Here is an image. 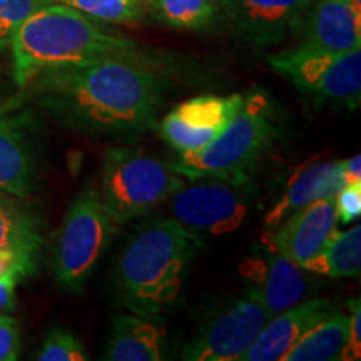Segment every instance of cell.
I'll use <instances>...</instances> for the list:
<instances>
[{
  "label": "cell",
  "instance_id": "obj_1",
  "mask_svg": "<svg viewBox=\"0 0 361 361\" xmlns=\"http://www.w3.org/2000/svg\"><path fill=\"white\" fill-rule=\"evenodd\" d=\"M27 87L69 128L96 137H121L156 128L166 80L154 64L109 59L45 71Z\"/></svg>",
  "mask_w": 361,
  "mask_h": 361
},
{
  "label": "cell",
  "instance_id": "obj_2",
  "mask_svg": "<svg viewBox=\"0 0 361 361\" xmlns=\"http://www.w3.org/2000/svg\"><path fill=\"white\" fill-rule=\"evenodd\" d=\"M8 45L13 80L19 87H27L45 71L109 59L159 66V61L139 42L112 34L102 22L56 2L30 13L8 37Z\"/></svg>",
  "mask_w": 361,
  "mask_h": 361
},
{
  "label": "cell",
  "instance_id": "obj_3",
  "mask_svg": "<svg viewBox=\"0 0 361 361\" xmlns=\"http://www.w3.org/2000/svg\"><path fill=\"white\" fill-rule=\"evenodd\" d=\"M201 239L178 221L157 219L144 226L117 259V298L130 313L157 314L178 300L186 269Z\"/></svg>",
  "mask_w": 361,
  "mask_h": 361
},
{
  "label": "cell",
  "instance_id": "obj_4",
  "mask_svg": "<svg viewBox=\"0 0 361 361\" xmlns=\"http://www.w3.org/2000/svg\"><path fill=\"white\" fill-rule=\"evenodd\" d=\"M274 135L276 123L268 96L251 92L214 141L196 152L180 154L173 166L188 180L218 178L245 184L269 151Z\"/></svg>",
  "mask_w": 361,
  "mask_h": 361
},
{
  "label": "cell",
  "instance_id": "obj_5",
  "mask_svg": "<svg viewBox=\"0 0 361 361\" xmlns=\"http://www.w3.org/2000/svg\"><path fill=\"white\" fill-rule=\"evenodd\" d=\"M188 179L173 164L134 147H111L102 157L97 194L116 224L151 213Z\"/></svg>",
  "mask_w": 361,
  "mask_h": 361
},
{
  "label": "cell",
  "instance_id": "obj_6",
  "mask_svg": "<svg viewBox=\"0 0 361 361\" xmlns=\"http://www.w3.org/2000/svg\"><path fill=\"white\" fill-rule=\"evenodd\" d=\"M116 223L97 189L87 186L71 202L54 246V274L64 291L80 293L97 261L109 246Z\"/></svg>",
  "mask_w": 361,
  "mask_h": 361
},
{
  "label": "cell",
  "instance_id": "obj_7",
  "mask_svg": "<svg viewBox=\"0 0 361 361\" xmlns=\"http://www.w3.org/2000/svg\"><path fill=\"white\" fill-rule=\"evenodd\" d=\"M269 66L316 102L356 109L361 99V49L329 52L296 45L268 56Z\"/></svg>",
  "mask_w": 361,
  "mask_h": 361
},
{
  "label": "cell",
  "instance_id": "obj_8",
  "mask_svg": "<svg viewBox=\"0 0 361 361\" xmlns=\"http://www.w3.org/2000/svg\"><path fill=\"white\" fill-rule=\"evenodd\" d=\"M169 201L173 219L202 241L241 228L251 213L252 194L247 183L200 178L188 180Z\"/></svg>",
  "mask_w": 361,
  "mask_h": 361
},
{
  "label": "cell",
  "instance_id": "obj_9",
  "mask_svg": "<svg viewBox=\"0 0 361 361\" xmlns=\"http://www.w3.org/2000/svg\"><path fill=\"white\" fill-rule=\"evenodd\" d=\"M269 318V311L252 286L245 296L200 329L197 336L184 350L183 358L189 361L241 360Z\"/></svg>",
  "mask_w": 361,
  "mask_h": 361
},
{
  "label": "cell",
  "instance_id": "obj_10",
  "mask_svg": "<svg viewBox=\"0 0 361 361\" xmlns=\"http://www.w3.org/2000/svg\"><path fill=\"white\" fill-rule=\"evenodd\" d=\"M245 96H197L179 104L157 126L161 137L180 154L196 152L214 141L241 109Z\"/></svg>",
  "mask_w": 361,
  "mask_h": 361
},
{
  "label": "cell",
  "instance_id": "obj_11",
  "mask_svg": "<svg viewBox=\"0 0 361 361\" xmlns=\"http://www.w3.org/2000/svg\"><path fill=\"white\" fill-rule=\"evenodd\" d=\"M338 221L335 197H324L296 209L281 223L269 228L263 243L268 250L291 259L301 268L314 258L335 233Z\"/></svg>",
  "mask_w": 361,
  "mask_h": 361
},
{
  "label": "cell",
  "instance_id": "obj_12",
  "mask_svg": "<svg viewBox=\"0 0 361 361\" xmlns=\"http://www.w3.org/2000/svg\"><path fill=\"white\" fill-rule=\"evenodd\" d=\"M291 34L305 47L355 51L361 49V11L351 0H311Z\"/></svg>",
  "mask_w": 361,
  "mask_h": 361
},
{
  "label": "cell",
  "instance_id": "obj_13",
  "mask_svg": "<svg viewBox=\"0 0 361 361\" xmlns=\"http://www.w3.org/2000/svg\"><path fill=\"white\" fill-rule=\"evenodd\" d=\"M32 116L13 109L0 116V191L25 200L37 188Z\"/></svg>",
  "mask_w": 361,
  "mask_h": 361
},
{
  "label": "cell",
  "instance_id": "obj_14",
  "mask_svg": "<svg viewBox=\"0 0 361 361\" xmlns=\"http://www.w3.org/2000/svg\"><path fill=\"white\" fill-rule=\"evenodd\" d=\"M311 0H219L234 29L256 45L279 44L293 32Z\"/></svg>",
  "mask_w": 361,
  "mask_h": 361
},
{
  "label": "cell",
  "instance_id": "obj_15",
  "mask_svg": "<svg viewBox=\"0 0 361 361\" xmlns=\"http://www.w3.org/2000/svg\"><path fill=\"white\" fill-rule=\"evenodd\" d=\"M335 311L336 306L331 301L310 300L271 316L241 361H281L306 331Z\"/></svg>",
  "mask_w": 361,
  "mask_h": 361
},
{
  "label": "cell",
  "instance_id": "obj_16",
  "mask_svg": "<svg viewBox=\"0 0 361 361\" xmlns=\"http://www.w3.org/2000/svg\"><path fill=\"white\" fill-rule=\"evenodd\" d=\"M346 186L343 161L311 159L300 166L288 180L286 189L266 216V228H274L296 209L311 202L335 197Z\"/></svg>",
  "mask_w": 361,
  "mask_h": 361
},
{
  "label": "cell",
  "instance_id": "obj_17",
  "mask_svg": "<svg viewBox=\"0 0 361 361\" xmlns=\"http://www.w3.org/2000/svg\"><path fill=\"white\" fill-rule=\"evenodd\" d=\"M166 324L157 314H117L112 318L106 356L109 361L164 360Z\"/></svg>",
  "mask_w": 361,
  "mask_h": 361
},
{
  "label": "cell",
  "instance_id": "obj_18",
  "mask_svg": "<svg viewBox=\"0 0 361 361\" xmlns=\"http://www.w3.org/2000/svg\"><path fill=\"white\" fill-rule=\"evenodd\" d=\"M268 251V258L256 266V269L261 271V276L252 274L250 278H256V291L259 293L269 314L274 316L301 303L310 290V281L305 268L278 255L276 251Z\"/></svg>",
  "mask_w": 361,
  "mask_h": 361
},
{
  "label": "cell",
  "instance_id": "obj_19",
  "mask_svg": "<svg viewBox=\"0 0 361 361\" xmlns=\"http://www.w3.org/2000/svg\"><path fill=\"white\" fill-rule=\"evenodd\" d=\"M44 245L42 221L20 197L0 191V250L27 252L37 258Z\"/></svg>",
  "mask_w": 361,
  "mask_h": 361
},
{
  "label": "cell",
  "instance_id": "obj_20",
  "mask_svg": "<svg viewBox=\"0 0 361 361\" xmlns=\"http://www.w3.org/2000/svg\"><path fill=\"white\" fill-rule=\"evenodd\" d=\"M350 316L335 311L298 340L281 361H336L348 340Z\"/></svg>",
  "mask_w": 361,
  "mask_h": 361
},
{
  "label": "cell",
  "instance_id": "obj_21",
  "mask_svg": "<svg viewBox=\"0 0 361 361\" xmlns=\"http://www.w3.org/2000/svg\"><path fill=\"white\" fill-rule=\"evenodd\" d=\"M305 271L328 278H358L361 269V226L329 236L323 250L311 258Z\"/></svg>",
  "mask_w": 361,
  "mask_h": 361
},
{
  "label": "cell",
  "instance_id": "obj_22",
  "mask_svg": "<svg viewBox=\"0 0 361 361\" xmlns=\"http://www.w3.org/2000/svg\"><path fill=\"white\" fill-rule=\"evenodd\" d=\"M147 16L180 30H202L219 19V0H144Z\"/></svg>",
  "mask_w": 361,
  "mask_h": 361
},
{
  "label": "cell",
  "instance_id": "obj_23",
  "mask_svg": "<svg viewBox=\"0 0 361 361\" xmlns=\"http://www.w3.org/2000/svg\"><path fill=\"white\" fill-rule=\"evenodd\" d=\"M72 7L90 19L112 25H142L149 19L144 0H51Z\"/></svg>",
  "mask_w": 361,
  "mask_h": 361
},
{
  "label": "cell",
  "instance_id": "obj_24",
  "mask_svg": "<svg viewBox=\"0 0 361 361\" xmlns=\"http://www.w3.org/2000/svg\"><path fill=\"white\" fill-rule=\"evenodd\" d=\"M35 358L40 361H84L87 353L82 341L64 328H52L45 333L42 348Z\"/></svg>",
  "mask_w": 361,
  "mask_h": 361
},
{
  "label": "cell",
  "instance_id": "obj_25",
  "mask_svg": "<svg viewBox=\"0 0 361 361\" xmlns=\"http://www.w3.org/2000/svg\"><path fill=\"white\" fill-rule=\"evenodd\" d=\"M47 4L51 0H0V37L8 40L30 13Z\"/></svg>",
  "mask_w": 361,
  "mask_h": 361
},
{
  "label": "cell",
  "instance_id": "obj_26",
  "mask_svg": "<svg viewBox=\"0 0 361 361\" xmlns=\"http://www.w3.org/2000/svg\"><path fill=\"white\" fill-rule=\"evenodd\" d=\"M37 258L27 252L13 250H0V279L13 276L20 281L22 278L34 273Z\"/></svg>",
  "mask_w": 361,
  "mask_h": 361
},
{
  "label": "cell",
  "instance_id": "obj_27",
  "mask_svg": "<svg viewBox=\"0 0 361 361\" xmlns=\"http://www.w3.org/2000/svg\"><path fill=\"white\" fill-rule=\"evenodd\" d=\"M338 221L348 224L361 214V184H346L335 196Z\"/></svg>",
  "mask_w": 361,
  "mask_h": 361
},
{
  "label": "cell",
  "instance_id": "obj_28",
  "mask_svg": "<svg viewBox=\"0 0 361 361\" xmlns=\"http://www.w3.org/2000/svg\"><path fill=\"white\" fill-rule=\"evenodd\" d=\"M20 353L19 323L12 316L0 313V361H16Z\"/></svg>",
  "mask_w": 361,
  "mask_h": 361
},
{
  "label": "cell",
  "instance_id": "obj_29",
  "mask_svg": "<svg viewBox=\"0 0 361 361\" xmlns=\"http://www.w3.org/2000/svg\"><path fill=\"white\" fill-rule=\"evenodd\" d=\"M351 313L350 316V328H348V340H346L345 348L341 351L343 361H355L361 358V310L360 300H353L350 303Z\"/></svg>",
  "mask_w": 361,
  "mask_h": 361
},
{
  "label": "cell",
  "instance_id": "obj_30",
  "mask_svg": "<svg viewBox=\"0 0 361 361\" xmlns=\"http://www.w3.org/2000/svg\"><path fill=\"white\" fill-rule=\"evenodd\" d=\"M19 279L7 276L0 279V313L7 314L16 308V284Z\"/></svg>",
  "mask_w": 361,
  "mask_h": 361
},
{
  "label": "cell",
  "instance_id": "obj_31",
  "mask_svg": "<svg viewBox=\"0 0 361 361\" xmlns=\"http://www.w3.org/2000/svg\"><path fill=\"white\" fill-rule=\"evenodd\" d=\"M346 184H361V156L356 154L350 159L343 161Z\"/></svg>",
  "mask_w": 361,
  "mask_h": 361
},
{
  "label": "cell",
  "instance_id": "obj_32",
  "mask_svg": "<svg viewBox=\"0 0 361 361\" xmlns=\"http://www.w3.org/2000/svg\"><path fill=\"white\" fill-rule=\"evenodd\" d=\"M24 99H25L24 94H20V96L11 97V99H7L6 102L0 104V116L6 114V112H11L13 109H19V107L22 106V102H24Z\"/></svg>",
  "mask_w": 361,
  "mask_h": 361
},
{
  "label": "cell",
  "instance_id": "obj_33",
  "mask_svg": "<svg viewBox=\"0 0 361 361\" xmlns=\"http://www.w3.org/2000/svg\"><path fill=\"white\" fill-rule=\"evenodd\" d=\"M8 45V40L7 39H2L0 37V54L6 51V47Z\"/></svg>",
  "mask_w": 361,
  "mask_h": 361
},
{
  "label": "cell",
  "instance_id": "obj_34",
  "mask_svg": "<svg viewBox=\"0 0 361 361\" xmlns=\"http://www.w3.org/2000/svg\"><path fill=\"white\" fill-rule=\"evenodd\" d=\"M353 2V6L358 8V11H361V0H351Z\"/></svg>",
  "mask_w": 361,
  "mask_h": 361
}]
</instances>
